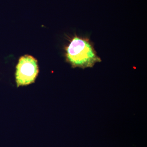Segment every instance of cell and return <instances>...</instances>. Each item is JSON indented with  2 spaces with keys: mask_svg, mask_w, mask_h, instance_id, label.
Instances as JSON below:
<instances>
[{
  "mask_svg": "<svg viewBox=\"0 0 147 147\" xmlns=\"http://www.w3.org/2000/svg\"><path fill=\"white\" fill-rule=\"evenodd\" d=\"M38 73L37 61L30 55H26L19 59L16 72L18 87L33 83Z\"/></svg>",
  "mask_w": 147,
  "mask_h": 147,
  "instance_id": "7a4b0ae2",
  "label": "cell"
},
{
  "mask_svg": "<svg viewBox=\"0 0 147 147\" xmlns=\"http://www.w3.org/2000/svg\"><path fill=\"white\" fill-rule=\"evenodd\" d=\"M66 57L74 68L92 67L101 61L89 40L77 36L71 39L66 48Z\"/></svg>",
  "mask_w": 147,
  "mask_h": 147,
  "instance_id": "6da1fadb",
  "label": "cell"
}]
</instances>
